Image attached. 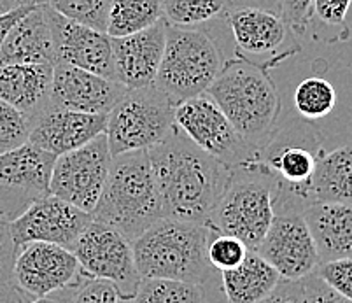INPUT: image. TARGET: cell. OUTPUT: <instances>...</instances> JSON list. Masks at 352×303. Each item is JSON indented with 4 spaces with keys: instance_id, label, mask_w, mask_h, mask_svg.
<instances>
[{
    "instance_id": "277c9868",
    "label": "cell",
    "mask_w": 352,
    "mask_h": 303,
    "mask_svg": "<svg viewBox=\"0 0 352 303\" xmlns=\"http://www.w3.org/2000/svg\"><path fill=\"white\" fill-rule=\"evenodd\" d=\"M212 235L204 223L160 219L132 240L140 277L204 286L216 272L207 260Z\"/></svg>"
},
{
    "instance_id": "83f0119b",
    "label": "cell",
    "mask_w": 352,
    "mask_h": 303,
    "mask_svg": "<svg viewBox=\"0 0 352 303\" xmlns=\"http://www.w3.org/2000/svg\"><path fill=\"white\" fill-rule=\"evenodd\" d=\"M337 105V91L324 78H307L294 90V109L307 121L326 117Z\"/></svg>"
},
{
    "instance_id": "836d02e7",
    "label": "cell",
    "mask_w": 352,
    "mask_h": 303,
    "mask_svg": "<svg viewBox=\"0 0 352 303\" xmlns=\"http://www.w3.org/2000/svg\"><path fill=\"white\" fill-rule=\"evenodd\" d=\"M70 303H124L118 289L107 280L85 277L70 296Z\"/></svg>"
},
{
    "instance_id": "6da1fadb",
    "label": "cell",
    "mask_w": 352,
    "mask_h": 303,
    "mask_svg": "<svg viewBox=\"0 0 352 303\" xmlns=\"http://www.w3.org/2000/svg\"><path fill=\"white\" fill-rule=\"evenodd\" d=\"M147 153L163 218L206 225L230 184L232 170L195 146L177 126Z\"/></svg>"
},
{
    "instance_id": "30bf717a",
    "label": "cell",
    "mask_w": 352,
    "mask_h": 303,
    "mask_svg": "<svg viewBox=\"0 0 352 303\" xmlns=\"http://www.w3.org/2000/svg\"><path fill=\"white\" fill-rule=\"evenodd\" d=\"M85 277L107 280L123 300L133 298L142 277L137 270L132 242L116 229L91 221L72 247Z\"/></svg>"
},
{
    "instance_id": "f546056e",
    "label": "cell",
    "mask_w": 352,
    "mask_h": 303,
    "mask_svg": "<svg viewBox=\"0 0 352 303\" xmlns=\"http://www.w3.org/2000/svg\"><path fill=\"white\" fill-rule=\"evenodd\" d=\"M56 14L82 27L107 32L109 12L113 0H46Z\"/></svg>"
},
{
    "instance_id": "f1b7e54d",
    "label": "cell",
    "mask_w": 352,
    "mask_h": 303,
    "mask_svg": "<svg viewBox=\"0 0 352 303\" xmlns=\"http://www.w3.org/2000/svg\"><path fill=\"white\" fill-rule=\"evenodd\" d=\"M124 303H206L204 289L177 280L142 279L133 298Z\"/></svg>"
},
{
    "instance_id": "4fadbf2b",
    "label": "cell",
    "mask_w": 352,
    "mask_h": 303,
    "mask_svg": "<svg viewBox=\"0 0 352 303\" xmlns=\"http://www.w3.org/2000/svg\"><path fill=\"white\" fill-rule=\"evenodd\" d=\"M85 279L72 251L54 244L32 242L18 249L12 282L25 296L44 298L78 288Z\"/></svg>"
},
{
    "instance_id": "60d3db41",
    "label": "cell",
    "mask_w": 352,
    "mask_h": 303,
    "mask_svg": "<svg viewBox=\"0 0 352 303\" xmlns=\"http://www.w3.org/2000/svg\"><path fill=\"white\" fill-rule=\"evenodd\" d=\"M46 4V0H0V14L16 11L21 8H35Z\"/></svg>"
},
{
    "instance_id": "d590c367",
    "label": "cell",
    "mask_w": 352,
    "mask_h": 303,
    "mask_svg": "<svg viewBox=\"0 0 352 303\" xmlns=\"http://www.w3.org/2000/svg\"><path fill=\"white\" fill-rule=\"evenodd\" d=\"M280 8V16L287 27L294 34L303 35L314 18V0H277Z\"/></svg>"
},
{
    "instance_id": "ab89813d",
    "label": "cell",
    "mask_w": 352,
    "mask_h": 303,
    "mask_svg": "<svg viewBox=\"0 0 352 303\" xmlns=\"http://www.w3.org/2000/svg\"><path fill=\"white\" fill-rule=\"evenodd\" d=\"M34 8H21L16 9V11L6 12V14H0V46H2V41L8 35V32L11 30L12 25L16 23L18 20H21L28 11H32Z\"/></svg>"
},
{
    "instance_id": "cb8c5ba5",
    "label": "cell",
    "mask_w": 352,
    "mask_h": 303,
    "mask_svg": "<svg viewBox=\"0 0 352 303\" xmlns=\"http://www.w3.org/2000/svg\"><path fill=\"white\" fill-rule=\"evenodd\" d=\"M280 282V276L261 256L249 251L239 267L221 272V286L230 303H258Z\"/></svg>"
},
{
    "instance_id": "d6986e66",
    "label": "cell",
    "mask_w": 352,
    "mask_h": 303,
    "mask_svg": "<svg viewBox=\"0 0 352 303\" xmlns=\"http://www.w3.org/2000/svg\"><path fill=\"white\" fill-rule=\"evenodd\" d=\"M120 82L76 67L56 63L53 69L51 105L85 114H109L124 95Z\"/></svg>"
},
{
    "instance_id": "484cf974",
    "label": "cell",
    "mask_w": 352,
    "mask_h": 303,
    "mask_svg": "<svg viewBox=\"0 0 352 303\" xmlns=\"http://www.w3.org/2000/svg\"><path fill=\"white\" fill-rule=\"evenodd\" d=\"M162 18L160 0H113L105 34L111 39L128 37L153 27Z\"/></svg>"
},
{
    "instance_id": "d6a6232c",
    "label": "cell",
    "mask_w": 352,
    "mask_h": 303,
    "mask_svg": "<svg viewBox=\"0 0 352 303\" xmlns=\"http://www.w3.org/2000/svg\"><path fill=\"white\" fill-rule=\"evenodd\" d=\"M314 273L321 277L338 295L352 302V258L321 263Z\"/></svg>"
},
{
    "instance_id": "9a60e30c",
    "label": "cell",
    "mask_w": 352,
    "mask_h": 303,
    "mask_svg": "<svg viewBox=\"0 0 352 303\" xmlns=\"http://www.w3.org/2000/svg\"><path fill=\"white\" fill-rule=\"evenodd\" d=\"M91 221V214L47 194L9 223V229L18 249L32 242H44L72 251Z\"/></svg>"
},
{
    "instance_id": "7c38bea8",
    "label": "cell",
    "mask_w": 352,
    "mask_h": 303,
    "mask_svg": "<svg viewBox=\"0 0 352 303\" xmlns=\"http://www.w3.org/2000/svg\"><path fill=\"white\" fill-rule=\"evenodd\" d=\"M56 156L30 142L0 155V219L11 223L50 193Z\"/></svg>"
},
{
    "instance_id": "7a4b0ae2",
    "label": "cell",
    "mask_w": 352,
    "mask_h": 303,
    "mask_svg": "<svg viewBox=\"0 0 352 303\" xmlns=\"http://www.w3.org/2000/svg\"><path fill=\"white\" fill-rule=\"evenodd\" d=\"M207 95L254 149L263 148L277 128L280 95L263 67L240 56L226 60Z\"/></svg>"
},
{
    "instance_id": "ac0fdd59",
    "label": "cell",
    "mask_w": 352,
    "mask_h": 303,
    "mask_svg": "<svg viewBox=\"0 0 352 303\" xmlns=\"http://www.w3.org/2000/svg\"><path fill=\"white\" fill-rule=\"evenodd\" d=\"M107 114H85L50 105L30 123L28 142L53 156L79 149L105 133Z\"/></svg>"
},
{
    "instance_id": "9c48e42d",
    "label": "cell",
    "mask_w": 352,
    "mask_h": 303,
    "mask_svg": "<svg viewBox=\"0 0 352 303\" xmlns=\"http://www.w3.org/2000/svg\"><path fill=\"white\" fill-rule=\"evenodd\" d=\"M175 126L195 146L232 168L251 161L259 149L249 146L207 93L184 100L175 107Z\"/></svg>"
},
{
    "instance_id": "d4e9b609",
    "label": "cell",
    "mask_w": 352,
    "mask_h": 303,
    "mask_svg": "<svg viewBox=\"0 0 352 303\" xmlns=\"http://www.w3.org/2000/svg\"><path fill=\"white\" fill-rule=\"evenodd\" d=\"M314 203H352V144L322 153L312 179Z\"/></svg>"
},
{
    "instance_id": "2e32d148",
    "label": "cell",
    "mask_w": 352,
    "mask_h": 303,
    "mask_svg": "<svg viewBox=\"0 0 352 303\" xmlns=\"http://www.w3.org/2000/svg\"><path fill=\"white\" fill-rule=\"evenodd\" d=\"M254 253L286 280L303 279L319 267L318 249L302 214L275 216Z\"/></svg>"
},
{
    "instance_id": "52a82bcc",
    "label": "cell",
    "mask_w": 352,
    "mask_h": 303,
    "mask_svg": "<svg viewBox=\"0 0 352 303\" xmlns=\"http://www.w3.org/2000/svg\"><path fill=\"white\" fill-rule=\"evenodd\" d=\"M223 67L216 43L204 30L166 25V43L155 86L175 104L207 93Z\"/></svg>"
},
{
    "instance_id": "8d00e7d4",
    "label": "cell",
    "mask_w": 352,
    "mask_h": 303,
    "mask_svg": "<svg viewBox=\"0 0 352 303\" xmlns=\"http://www.w3.org/2000/svg\"><path fill=\"white\" fill-rule=\"evenodd\" d=\"M16 254H18V247L11 237L9 223L0 219V288L14 284L12 270H14Z\"/></svg>"
},
{
    "instance_id": "7bdbcfd3",
    "label": "cell",
    "mask_w": 352,
    "mask_h": 303,
    "mask_svg": "<svg viewBox=\"0 0 352 303\" xmlns=\"http://www.w3.org/2000/svg\"><path fill=\"white\" fill-rule=\"evenodd\" d=\"M74 289H65V291H60L56 295L51 296H44V298H34L27 303H70V296H72Z\"/></svg>"
},
{
    "instance_id": "e575fe53",
    "label": "cell",
    "mask_w": 352,
    "mask_h": 303,
    "mask_svg": "<svg viewBox=\"0 0 352 303\" xmlns=\"http://www.w3.org/2000/svg\"><path fill=\"white\" fill-rule=\"evenodd\" d=\"M352 0H314L312 12L322 25L331 28H340L342 37L347 39L349 28L345 25V16L351 9Z\"/></svg>"
},
{
    "instance_id": "ffe728a7",
    "label": "cell",
    "mask_w": 352,
    "mask_h": 303,
    "mask_svg": "<svg viewBox=\"0 0 352 303\" xmlns=\"http://www.w3.org/2000/svg\"><path fill=\"white\" fill-rule=\"evenodd\" d=\"M50 20L53 25L56 63L76 67L114 81L113 47L107 34L74 23L56 14L51 8Z\"/></svg>"
},
{
    "instance_id": "3957f363",
    "label": "cell",
    "mask_w": 352,
    "mask_h": 303,
    "mask_svg": "<svg viewBox=\"0 0 352 303\" xmlns=\"http://www.w3.org/2000/svg\"><path fill=\"white\" fill-rule=\"evenodd\" d=\"M322 153L321 132L303 117L286 121L259 148V164L274 183L275 216L303 214L314 205L312 179Z\"/></svg>"
},
{
    "instance_id": "1f68e13d",
    "label": "cell",
    "mask_w": 352,
    "mask_h": 303,
    "mask_svg": "<svg viewBox=\"0 0 352 303\" xmlns=\"http://www.w3.org/2000/svg\"><path fill=\"white\" fill-rule=\"evenodd\" d=\"M30 123L27 117L0 100V155L12 151L28 142Z\"/></svg>"
},
{
    "instance_id": "44dd1931",
    "label": "cell",
    "mask_w": 352,
    "mask_h": 303,
    "mask_svg": "<svg viewBox=\"0 0 352 303\" xmlns=\"http://www.w3.org/2000/svg\"><path fill=\"white\" fill-rule=\"evenodd\" d=\"M9 63L56 65V47L47 4L35 5L8 32L0 46V65Z\"/></svg>"
},
{
    "instance_id": "8fae6325",
    "label": "cell",
    "mask_w": 352,
    "mask_h": 303,
    "mask_svg": "<svg viewBox=\"0 0 352 303\" xmlns=\"http://www.w3.org/2000/svg\"><path fill=\"white\" fill-rule=\"evenodd\" d=\"M113 155L105 133L74 151L56 156L50 193L82 212L91 214L104 191Z\"/></svg>"
},
{
    "instance_id": "7402d4cb",
    "label": "cell",
    "mask_w": 352,
    "mask_h": 303,
    "mask_svg": "<svg viewBox=\"0 0 352 303\" xmlns=\"http://www.w3.org/2000/svg\"><path fill=\"white\" fill-rule=\"evenodd\" d=\"M53 69L35 63L0 65V100L20 111L32 123L51 105Z\"/></svg>"
},
{
    "instance_id": "74e56055",
    "label": "cell",
    "mask_w": 352,
    "mask_h": 303,
    "mask_svg": "<svg viewBox=\"0 0 352 303\" xmlns=\"http://www.w3.org/2000/svg\"><path fill=\"white\" fill-rule=\"evenodd\" d=\"M303 286V295H305V303H352L342 295H338L335 289H331L321 277L316 273L300 279Z\"/></svg>"
},
{
    "instance_id": "603a6c76",
    "label": "cell",
    "mask_w": 352,
    "mask_h": 303,
    "mask_svg": "<svg viewBox=\"0 0 352 303\" xmlns=\"http://www.w3.org/2000/svg\"><path fill=\"white\" fill-rule=\"evenodd\" d=\"M302 216L318 249L319 265L352 258V203H314Z\"/></svg>"
},
{
    "instance_id": "4316f807",
    "label": "cell",
    "mask_w": 352,
    "mask_h": 303,
    "mask_svg": "<svg viewBox=\"0 0 352 303\" xmlns=\"http://www.w3.org/2000/svg\"><path fill=\"white\" fill-rule=\"evenodd\" d=\"M163 18L174 27H197L228 14L233 0H160Z\"/></svg>"
},
{
    "instance_id": "ba28073f",
    "label": "cell",
    "mask_w": 352,
    "mask_h": 303,
    "mask_svg": "<svg viewBox=\"0 0 352 303\" xmlns=\"http://www.w3.org/2000/svg\"><path fill=\"white\" fill-rule=\"evenodd\" d=\"M175 104L155 85L126 90L107 114L105 137L111 155L144 151L160 144L175 128Z\"/></svg>"
},
{
    "instance_id": "b9f144b4",
    "label": "cell",
    "mask_w": 352,
    "mask_h": 303,
    "mask_svg": "<svg viewBox=\"0 0 352 303\" xmlns=\"http://www.w3.org/2000/svg\"><path fill=\"white\" fill-rule=\"evenodd\" d=\"M0 303H27L25 295L16 288V284H9L0 288Z\"/></svg>"
},
{
    "instance_id": "e0dca14e",
    "label": "cell",
    "mask_w": 352,
    "mask_h": 303,
    "mask_svg": "<svg viewBox=\"0 0 352 303\" xmlns=\"http://www.w3.org/2000/svg\"><path fill=\"white\" fill-rule=\"evenodd\" d=\"M165 18L139 34L111 39L114 81L126 90L155 85L166 43Z\"/></svg>"
},
{
    "instance_id": "f35d334b",
    "label": "cell",
    "mask_w": 352,
    "mask_h": 303,
    "mask_svg": "<svg viewBox=\"0 0 352 303\" xmlns=\"http://www.w3.org/2000/svg\"><path fill=\"white\" fill-rule=\"evenodd\" d=\"M258 303H305L303 286L300 280L280 279L277 288Z\"/></svg>"
},
{
    "instance_id": "4dcf8cb0",
    "label": "cell",
    "mask_w": 352,
    "mask_h": 303,
    "mask_svg": "<svg viewBox=\"0 0 352 303\" xmlns=\"http://www.w3.org/2000/svg\"><path fill=\"white\" fill-rule=\"evenodd\" d=\"M251 249L232 235L214 234L207 247V260L216 272H226L239 267L248 258Z\"/></svg>"
},
{
    "instance_id": "5b68a950",
    "label": "cell",
    "mask_w": 352,
    "mask_h": 303,
    "mask_svg": "<svg viewBox=\"0 0 352 303\" xmlns=\"http://www.w3.org/2000/svg\"><path fill=\"white\" fill-rule=\"evenodd\" d=\"M91 219L116 229L130 242L163 219L147 149L113 156L104 191L91 212Z\"/></svg>"
},
{
    "instance_id": "5bb4252c",
    "label": "cell",
    "mask_w": 352,
    "mask_h": 303,
    "mask_svg": "<svg viewBox=\"0 0 352 303\" xmlns=\"http://www.w3.org/2000/svg\"><path fill=\"white\" fill-rule=\"evenodd\" d=\"M230 28L236 46V56L256 65L275 67L300 53V44L291 37L283 16L261 8H240L230 14Z\"/></svg>"
},
{
    "instance_id": "8992f818",
    "label": "cell",
    "mask_w": 352,
    "mask_h": 303,
    "mask_svg": "<svg viewBox=\"0 0 352 303\" xmlns=\"http://www.w3.org/2000/svg\"><path fill=\"white\" fill-rule=\"evenodd\" d=\"M275 218L274 183L258 156L232 168V179L206 225L217 235L240 238L251 251Z\"/></svg>"
}]
</instances>
